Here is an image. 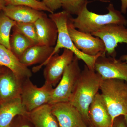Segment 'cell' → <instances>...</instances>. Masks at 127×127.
<instances>
[{
  "label": "cell",
  "mask_w": 127,
  "mask_h": 127,
  "mask_svg": "<svg viewBox=\"0 0 127 127\" xmlns=\"http://www.w3.org/2000/svg\"><path fill=\"white\" fill-rule=\"evenodd\" d=\"M102 78L85 65L75 84L69 102L78 110L87 123L89 124L90 105L100 91Z\"/></svg>",
  "instance_id": "6da1fadb"
},
{
  "label": "cell",
  "mask_w": 127,
  "mask_h": 127,
  "mask_svg": "<svg viewBox=\"0 0 127 127\" xmlns=\"http://www.w3.org/2000/svg\"><path fill=\"white\" fill-rule=\"evenodd\" d=\"M87 6L83 7L76 18L71 16L70 18L73 26L80 31L92 34L107 25L127 26V19L121 11L115 9L113 4H110L107 8L108 13L103 15L89 11Z\"/></svg>",
  "instance_id": "7a4b0ae2"
},
{
  "label": "cell",
  "mask_w": 127,
  "mask_h": 127,
  "mask_svg": "<svg viewBox=\"0 0 127 127\" xmlns=\"http://www.w3.org/2000/svg\"><path fill=\"white\" fill-rule=\"evenodd\" d=\"M71 15L64 10L57 13L50 14L49 15V17L56 25L58 30L57 39L50 57L45 62L39 65L40 68L44 66L46 63L52 57L58 53L60 49L64 48L71 51L79 60H81L84 62L89 69L95 71L94 66L96 60L98 57L104 53H100L95 56H89L84 54L75 46L70 37L67 29V22Z\"/></svg>",
  "instance_id": "3957f363"
},
{
  "label": "cell",
  "mask_w": 127,
  "mask_h": 127,
  "mask_svg": "<svg viewBox=\"0 0 127 127\" xmlns=\"http://www.w3.org/2000/svg\"><path fill=\"white\" fill-rule=\"evenodd\" d=\"M101 96L112 121L127 114V83L118 79H103Z\"/></svg>",
  "instance_id": "277c9868"
},
{
  "label": "cell",
  "mask_w": 127,
  "mask_h": 127,
  "mask_svg": "<svg viewBox=\"0 0 127 127\" xmlns=\"http://www.w3.org/2000/svg\"><path fill=\"white\" fill-rule=\"evenodd\" d=\"M79 60L75 56L72 61L67 67L57 86L53 89L48 104L69 102L81 72Z\"/></svg>",
  "instance_id": "5b68a950"
},
{
  "label": "cell",
  "mask_w": 127,
  "mask_h": 127,
  "mask_svg": "<svg viewBox=\"0 0 127 127\" xmlns=\"http://www.w3.org/2000/svg\"><path fill=\"white\" fill-rule=\"evenodd\" d=\"M50 84L45 83L38 87L30 80L24 79L22 82L21 99L22 104L28 112L48 104L53 88Z\"/></svg>",
  "instance_id": "8992f818"
},
{
  "label": "cell",
  "mask_w": 127,
  "mask_h": 127,
  "mask_svg": "<svg viewBox=\"0 0 127 127\" xmlns=\"http://www.w3.org/2000/svg\"><path fill=\"white\" fill-rule=\"evenodd\" d=\"M71 16L68 18L67 29L71 39L77 49L89 56H95L100 53H106L103 41L91 34L77 30L71 21Z\"/></svg>",
  "instance_id": "52a82bcc"
},
{
  "label": "cell",
  "mask_w": 127,
  "mask_h": 127,
  "mask_svg": "<svg viewBox=\"0 0 127 127\" xmlns=\"http://www.w3.org/2000/svg\"><path fill=\"white\" fill-rule=\"evenodd\" d=\"M91 34L103 41L106 54L109 57L116 58V48L119 43L127 44V27L124 25H107Z\"/></svg>",
  "instance_id": "ba28073f"
},
{
  "label": "cell",
  "mask_w": 127,
  "mask_h": 127,
  "mask_svg": "<svg viewBox=\"0 0 127 127\" xmlns=\"http://www.w3.org/2000/svg\"><path fill=\"white\" fill-rule=\"evenodd\" d=\"M94 70L103 79H118L127 83V63L115 57H107L106 53L96 60Z\"/></svg>",
  "instance_id": "9c48e42d"
},
{
  "label": "cell",
  "mask_w": 127,
  "mask_h": 127,
  "mask_svg": "<svg viewBox=\"0 0 127 127\" xmlns=\"http://www.w3.org/2000/svg\"><path fill=\"white\" fill-rule=\"evenodd\" d=\"M74 57V53L66 49H64L61 55L57 53L52 57L44 65L46 66L43 71L45 83L55 86Z\"/></svg>",
  "instance_id": "30bf717a"
},
{
  "label": "cell",
  "mask_w": 127,
  "mask_h": 127,
  "mask_svg": "<svg viewBox=\"0 0 127 127\" xmlns=\"http://www.w3.org/2000/svg\"><path fill=\"white\" fill-rule=\"evenodd\" d=\"M51 105L52 112L59 127H88L87 123L78 110L69 102Z\"/></svg>",
  "instance_id": "8fae6325"
},
{
  "label": "cell",
  "mask_w": 127,
  "mask_h": 127,
  "mask_svg": "<svg viewBox=\"0 0 127 127\" xmlns=\"http://www.w3.org/2000/svg\"><path fill=\"white\" fill-rule=\"evenodd\" d=\"M23 80L6 67L0 69V105L21 98Z\"/></svg>",
  "instance_id": "7c38bea8"
},
{
  "label": "cell",
  "mask_w": 127,
  "mask_h": 127,
  "mask_svg": "<svg viewBox=\"0 0 127 127\" xmlns=\"http://www.w3.org/2000/svg\"><path fill=\"white\" fill-rule=\"evenodd\" d=\"M89 124L94 127H112L113 122L100 93H98L89 109Z\"/></svg>",
  "instance_id": "4fadbf2b"
},
{
  "label": "cell",
  "mask_w": 127,
  "mask_h": 127,
  "mask_svg": "<svg viewBox=\"0 0 127 127\" xmlns=\"http://www.w3.org/2000/svg\"><path fill=\"white\" fill-rule=\"evenodd\" d=\"M34 23L36 28L38 44L54 47L58 37L57 28L55 22L44 14Z\"/></svg>",
  "instance_id": "5bb4252c"
},
{
  "label": "cell",
  "mask_w": 127,
  "mask_h": 127,
  "mask_svg": "<svg viewBox=\"0 0 127 127\" xmlns=\"http://www.w3.org/2000/svg\"><path fill=\"white\" fill-rule=\"evenodd\" d=\"M0 66L6 67L18 77L24 80L30 78L31 71L22 64L11 50L0 44Z\"/></svg>",
  "instance_id": "9a60e30c"
},
{
  "label": "cell",
  "mask_w": 127,
  "mask_h": 127,
  "mask_svg": "<svg viewBox=\"0 0 127 127\" xmlns=\"http://www.w3.org/2000/svg\"><path fill=\"white\" fill-rule=\"evenodd\" d=\"M2 11L6 15L16 22L34 23L45 14L27 6L7 5Z\"/></svg>",
  "instance_id": "2e32d148"
},
{
  "label": "cell",
  "mask_w": 127,
  "mask_h": 127,
  "mask_svg": "<svg viewBox=\"0 0 127 127\" xmlns=\"http://www.w3.org/2000/svg\"><path fill=\"white\" fill-rule=\"evenodd\" d=\"M28 113L21 98L2 103L0 105V127H9L16 117L28 116Z\"/></svg>",
  "instance_id": "e0dca14e"
},
{
  "label": "cell",
  "mask_w": 127,
  "mask_h": 127,
  "mask_svg": "<svg viewBox=\"0 0 127 127\" xmlns=\"http://www.w3.org/2000/svg\"><path fill=\"white\" fill-rule=\"evenodd\" d=\"M54 47L41 45H34L29 48L19 58L20 62L26 66L45 62L49 59Z\"/></svg>",
  "instance_id": "ac0fdd59"
},
{
  "label": "cell",
  "mask_w": 127,
  "mask_h": 127,
  "mask_svg": "<svg viewBox=\"0 0 127 127\" xmlns=\"http://www.w3.org/2000/svg\"><path fill=\"white\" fill-rule=\"evenodd\" d=\"M28 117L34 127H59L50 104H45L29 112Z\"/></svg>",
  "instance_id": "d6986e66"
},
{
  "label": "cell",
  "mask_w": 127,
  "mask_h": 127,
  "mask_svg": "<svg viewBox=\"0 0 127 127\" xmlns=\"http://www.w3.org/2000/svg\"><path fill=\"white\" fill-rule=\"evenodd\" d=\"M10 43L11 50L18 59L26 50L35 45L27 37L15 30L10 37Z\"/></svg>",
  "instance_id": "ffe728a7"
},
{
  "label": "cell",
  "mask_w": 127,
  "mask_h": 127,
  "mask_svg": "<svg viewBox=\"0 0 127 127\" xmlns=\"http://www.w3.org/2000/svg\"><path fill=\"white\" fill-rule=\"evenodd\" d=\"M16 23L3 11L0 12V44L10 50L11 31Z\"/></svg>",
  "instance_id": "44dd1931"
},
{
  "label": "cell",
  "mask_w": 127,
  "mask_h": 127,
  "mask_svg": "<svg viewBox=\"0 0 127 127\" xmlns=\"http://www.w3.org/2000/svg\"><path fill=\"white\" fill-rule=\"evenodd\" d=\"M14 30L20 32L30 40L34 45L38 44L36 28L34 23L16 22Z\"/></svg>",
  "instance_id": "7402d4cb"
},
{
  "label": "cell",
  "mask_w": 127,
  "mask_h": 127,
  "mask_svg": "<svg viewBox=\"0 0 127 127\" xmlns=\"http://www.w3.org/2000/svg\"><path fill=\"white\" fill-rule=\"evenodd\" d=\"M89 0H61L62 7L70 15H77L85 6Z\"/></svg>",
  "instance_id": "603a6c76"
},
{
  "label": "cell",
  "mask_w": 127,
  "mask_h": 127,
  "mask_svg": "<svg viewBox=\"0 0 127 127\" xmlns=\"http://www.w3.org/2000/svg\"><path fill=\"white\" fill-rule=\"evenodd\" d=\"M7 5L23 6L35 9L39 11H47L50 14L52 12L48 9L42 1L37 0H5Z\"/></svg>",
  "instance_id": "cb8c5ba5"
},
{
  "label": "cell",
  "mask_w": 127,
  "mask_h": 127,
  "mask_svg": "<svg viewBox=\"0 0 127 127\" xmlns=\"http://www.w3.org/2000/svg\"><path fill=\"white\" fill-rule=\"evenodd\" d=\"M42 2L53 13L62 7L61 0H42Z\"/></svg>",
  "instance_id": "d4e9b609"
},
{
  "label": "cell",
  "mask_w": 127,
  "mask_h": 127,
  "mask_svg": "<svg viewBox=\"0 0 127 127\" xmlns=\"http://www.w3.org/2000/svg\"><path fill=\"white\" fill-rule=\"evenodd\" d=\"M112 127H127L123 116H119L115 118Z\"/></svg>",
  "instance_id": "484cf974"
},
{
  "label": "cell",
  "mask_w": 127,
  "mask_h": 127,
  "mask_svg": "<svg viewBox=\"0 0 127 127\" xmlns=\"http://www.w3.org/2000/svg\"><path fill=\"white\" fill-rule=\"evenodd\" d=\"M121 2V11L122 14H125L127 10V0H120Z\"/></svg>",
  "instance_id": "4316f807"
},
{
  "label": "cell",
  "mask_w": 127,
  "mask_h": 127,
  "mask_svg": "<svg viewBox=\"0 0 127 127\" xmlns=\"http://www.w3.org/2000/svg\"><path fill=\"white\" fill-rule=\"evenodd\" d=\"M6 5L5 0H0V8H1L2 10L3 8Z\"/></svg>",
  "instance_id": "83f0119b"
},
{
  "label": "cell",
  "mask_w": 127,
  "mask_h": 127,
  "mask_svg": "<svg viewBox=\"0 0 127 127\" xmlns=\"http://www.w3.org/2000/svg\"><path fill=\"white\" fill-rule=\"evenodd\" d=\"M120 59L122 61L125 62L127 63V52L125 55H123L120 57Z\"/></svg>",
  "instance_id": "f1b7e54d"
},
{
  "label": "cell",
  "mask_w": 127,
  "mask_h": 127,
  "mask_svg": "<svg viewBox=\"0 0 127 127\" xmlns=\"http://www.w3.org/2000/svg\"><path fill=\"white\" fill-rule=\"evenodd\" d=\"M124 120H125V124H126V125H127V114H125V115H124Z\"/></svg>",
  "instance_id": "f546056e"
},
{
  "label": "cell",
  "mask_w": 127,
  "mask_h": 127,
  "mask_svg": "<svg viewBox=\"0 0 127 127\" xmlns=\"http://www.w3.org/2000/svg\"><path fill=\"white\" fill-rule=\"evenodd\" d=\"M88 127H93V126H92V125H89V126H88Z\"/></svg>",
  "instance_id": "4dcf8cb0"
},
{
  "label": "cell",
  "mask_w": 127,
  "mask_h": 127,
  "mask_svg": "<svg viewBox=\"0 0 127 127\" xmlns=\"http://www.w3.org/2000/svg\"><path fill=\"white\" fill-rule=\"evenodd\" d=\"M2 9H1V8H0V12H1V11H2Z\"/></svg>",
  "instance_id": "1f68e13d"
},
{
  "label": "cell",
  "mask_w": 127,
  "mask_h": 127,
  "mask_svg": "<svg viewBox=\"0 0 127 127\" xmlns=\"http://www.w3.org/2000/svg\"><path fill=\"white\" fill-rule=\"evenodd\" d=\"M37 0L40 1V0Z\"/></svg>",
  "instance_id": "d6a6232c"
}]
</instances>
